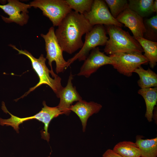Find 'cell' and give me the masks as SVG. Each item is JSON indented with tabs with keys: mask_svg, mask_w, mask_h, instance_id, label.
Instances as JSON below:
<instances>
[{
	"mask_svg": "<svg viewBox=\"0 0 157 157\" xmlns=\"http://www.w3.org/2000/svg\"><path fill=\"white\" fill-rule=\"evenodd\" d=\"M93 26L83 15L71 11L55 31L63 51L72 54L81 49L84 43L82 36L90 31Z\"/></svg>",
	"mask_w": 157,
	"mask_h": 157,
	"instance_id": "6da1fadb",
	"label": "cell"
},
{
	"mask_svg": "<svg viewBox=\"0 0 157 157\" xmlns=\"http://www.w3.org/2000/svg\"><path fill=\"white\" fill-rule=\"evenodd\" d=\"M109 38L105 45L104 51L109 55L117 53H140L143 51L133 36L119 26L105 25Z\"/></svg>",
	"mask_w": 157,
	"mask_h": 157,
	"instance_id": "7a4b0ae2",
	"label": "cell"
},
{
	"mask_svg": "<svg viewBox=\"0 0 157 157\" xmlns=\"http://www.w3.org/2000/svg\"><path fill=\"white\" fill-rule=\"evenodd\" d=\"M8 45L18 51V54L26 56L30 60L32 67L39 78V82L35 86L30 88L27 92L18 99L26 96L31 92L43 84L49 85L58 98L59 92L63 87L61 83V79L53 71L49 69L45 63L46 59L44 55L41 54L38 58H37L26 50H19L15 46L11 44Z\"/></svg>",
	"mask_w": 157,
	"mask_h": 157,
	"instance_id": "3957f363",
	"label": "cell"
},
{
	"mask_svg": "<svg viewBox=\"0 0 157 157\" xmlns=\"http://www.w3.org/2000/svg\"><path fill=\"white\" fill-rule=\"evenodd\" d=\"M43 107L41 110L35 115L29 117L20 118L10 113L6 108L4 103L3 102L1 107L2 110L4 112L8 113L11 115V117L7 119L0 118V125L11 126L18 133H19V125L20 124L29 120L36 119L44 124L43 130L41 131V138L49 142L50 135L48 132V128L50 122L53 118L64 114L59 110L57 106L55 107L48 106L44 101L43 102Z\"/></svg>",
	"mask_w": 157,
	"mask_h": 157,
	"instance_id": "277c9868",
	"label": "cell"
},
{
	"mask_svg": "<svg viewBox=\"0 0 157 157\" xmlns=\"http://www.w3.org/2000/svg\"><path fill=\"white\" fill-rule=\"evenodd\" d=\"M29 4L31 7L41 10L43 15L51 21L53 27L58 26L72 11L65 0H35Z\"/></svg>",
	"mask_w": 157,
	"mask_h": 157,
	"instance_id": "5b68a950",
	"label": "cell"
},
{
	"mask_svg": "<svg viewBox=\"0 0 157 157\" xmlns=\"http://www.w3.org/2000/svg\"><path fill=\"white\" fill-rule=\"evenodd\" d=\"M40 35L45 42V49L47 53L46 58L48 60L51 70L53 71L52 63L54 61L56 63V73L58 74L63 72L70 65L64 58L63 51L55 35L54 27H51L46 34L41 33Z\"/></svg>",
	"mask_w": 157,
	"mask_h": 157,
	"instance_id": "8992f818",
	"label": "cell"
},
{
	"mask_svg": "<svg viewBox=\"0 0 157 157\" xmlns=\"http://www.w3.org/2000/svg\"><path fill=\"white\" fill-rule=\"evenodd\" d=\"M103 25L94 26L92 29L85 34V41L79 51L67 61L70 65L75 60H84L93 49L99 46L105 45L108 39Z\"/></svg>",
	"mask_w": 157,
	"mask_h": 157,
	"instance_id": "52a82bcc",
	"label": "cell"
},
{
	"mask_svg": "<svg viewBox=\"0 0 157 157\" xmlns=\"http://www.w3.org/2000/svg\"><path fill=\"white\" fill-rule=\"evenodd\" d=\"M113 68L120 74L130 77L135 70L148 61L142 53H117L109 55Z\"/></svg>",
	"mask_w": 157,
	"mask_h": 157,
	"instance_id": "ba28073f",
	"label": "cell"
},
{
	"mask_svg": "<svg viewBox=\"0 0 157 157\" xmlns=\"http://www.w3.org/2000/svg\"><path fill=\"white\" fill-rule=\"evenodd\" d=\"M83 15L93 26L97 24L123 26L112 16L104 0H94L90 10Z\"/></svg>",
	"mask_w": 157,
	"mask_h": 157,
	"instance_id": "9c48e42d",
	"label": "cell"
},
{
	"mask_svg": "<svg viewBox=\"0 0 157 157\" xmlns=\"http://www.w3.org/2000/svg\"><path fill=\"white\" fill-rule=\"evenodd\" d=\"M5 5H0V8L8 16V17L1 15L6 23L14 22L23 26L26 24L29 18L28 9L31 8L29 4H26L17 0H8Z\"/></svg>",
	"mask_w": 157,
	"mask_h": 157,
	"instance_id": "30bf717a",
	"label": "cell"
},
{
	"mask_svg": "<svg viewBox=\"0 0 157 157\" xmlns=\"http://www.w3.org/2000/svg\"><path fill=\"white\" fill-rule=\"evenodd\" d=\"M84 61L77 75L84 76L86 78L89 77L101 67L112 64L109 56L101 52L98 47L90 51Z\"/></svg>",
	"mask_w": 157,
	"mask_h": 157,
	"instance_id": "8fae6325",
	"label": "cell"
},
{
	"mask_svg": "<svg viewBox=\"0 0 157 157\" xmlns=\"http://www.w3.org/2000/svg\"><path fill=\"white\" fill-rule=\"evenodd\" d=\"M116 19L129 29L135 39L143 38L145 32L143 18L136 13L128 8L120 13Z\"/></svg>",
	"mask_w": 157,
	"mask_h": 157,
	"instance_id": "7c38bea8",
	"label": "cell"
},
{
	"mask_svg": "<svg viewBox=\"0 0 157 157\" xmlns=\"http://www.w3.org/2000/svg\"><path fill=\"white\" fill-rule=\"evenodd\" d=\"M73 76L71 72L66 86L63 87L60 91L58 97L60 101L57 106L64 114L67 115H69L71 112L69 108L73 103L82 100L76 87L73 86L72 82Z\"/></svg>",
	"mask_w": 157,
	"mask_h": 157,
	"instance_id": "4fadbf2b",
	"label": "cell"
},
{
	"mask_svg": "<svg viewBox=\"0 0 157 157\" xmlns=\"http://www.w3.org/2000/svg\"><path fill=\"white\" fill-rule=\"evenodd\" d=\"M102 107L101 104L97 103L92 101L88 102L82 100L72 105L69 110L79 117L82 123L83 131L84 132L88 118L93 114L98 113Z\"/></svg>",
	"mask_w": 157,
	"mask_h": 157,
	"instance_id": "5bb4252c",
	"label": "cell"
},
{
	"mask_svg": "<svg viewBox=\"0 0 157 157\" xmlns=\"http://www.w3.org/2000/svg\"><path fill=\"white\" fill-rule=\"evenodd\" d=\"M138 93L143 97L145 101V117L149 122H152L153 111L157 102V87L140 88Z\"/></svg>",
	"mask_w": 157,
	"mask_h": 157,
	"instance_id": "9a60e30c",
	"label": "cell"
},
{
	"mask_svg": "<svg viewBox=\"0 0 157 157\" xmlns=\"http://www.w3.org/2000/svg\"><path fill=\"white\" fill-rule=\"evenodd\" d=\"M134 72L139 76L137 83L141 88L157 87V74L149 68L146 70L141 66Z\"/></svg>",
	"mask_w": 157,
	"mask_h": 157,
	"instance_id": "2e32d148",
	"label": "cell"
},
{
	"mask_svg": "<svg viewBox=\"0 0 157 157\" xmlns=\"http://www.w3.org/2000/svg\"><path fill=\"white\" fill-rule=\"evenodd\" d=\"M136 40L142 48L144 55L148 60L150 67L154 68L157 63V42L143 38H138Z\"/></svg>",
	"mask_w": 157,
	"mask_h": 157,
	"instance_id": "e0dca14e",
	"label": "cell"
},
{
	"mask_svg": "<svg viewBox=\"0 0 157 157\" xmlns=\"http://www.w3.org/2000/svg\"><path fill=\"white\" fill-rule=\"evenodd\" d=\"M140 151L142 157H157V138L143 139L136 137L135 142Z\"/></svg>",
	"mask_w": 157,
	"mask_h": 157,
	"instance_id": "ac0fdd59",
	"label": "cell"
},
{
	"mask_svg": "<svg viewBox=\"0 0 157 157\" xmlns=\"http://www.w3.org/2000/svg\"><path fill=\"white\" fill-rule=\"evenodd\" d=\"M113 150L122 157H140L141 154L135 143L124 141L117 144Z\"/></svg>",
	"mask_w": 157,
	"mask_h": 157,
	"instance_id": "d6986e66",
	"label": "cell"
},
{
	"mask_svg": "<svg viewBox=\"0 0 157 157\" xmlns=\"http://www.w3.org/2000/svg\"><path fill=\"white\" fill-rule=\"evenodd\" d=\"M154 0H129L128 7L143 18L153 13L152 6Z\"/></svg>",
	"mask_w": 157,
	"mask_h": 157,
	"instance_id": "ffe728a7",
	"label": "cell"
},
{
	"mask_svg": "<svg viewBox=\"0 0 157 157\" xmlns=\"http://www.w3.org/2000/svg\"><path fill=\"white\" fill-rule=\"evenodd\" d=\"M145 32L143 38L151 41L157 40V15L143 20Z\"/></svg>",
	"mask_w": 157,
	"mask_h": 157,
	"instance_id": "44dd1931",
	"label": "cell"
},
{
	"mask_svg": "<svg viewBox=\"0 0 157 157\" xmlns=\"http://www.w3.org/2000/svg\"><path fill=\"white\" fill-rule=\"evenodd\" d=\"M93 0H65L71 9L75 12L83 15L91 10Z\"/></svg>",
	"mask_w": 157,
	"mask_h": 157,
	"instance_id": "7402d4cb",
	"label": "cell"
},
{
	"mask_svg": "<svg viewBox=\"0 0 157 157\" xmlns=\"http://www.w3.org/2000/svg\"><path fill=\"white\" fill-rule=\"evenodd\" d=\"M109 7L112 16L116 18L125 9L128 8V1L126 0H104Z\"/></svg>",
	"mask_w": 157,
	"mask_h": 157,
	"instance_id": "603a6c76",
	"label": "cell"
},
{
	"mask_svg": "<svg viewBox=\"0 0 157 157\" xmlns=\"http://www.w3.org/2000/svg\"><path fill=\"white\" fill-rule=\"evenodd\" d=\"M102 157H122L110 149L107 150L103 154Z\"/></svg>",
	"mask_w": 157,
	"mask_h": 157,
	"instance_id": "cb8c5ba5",
	"label": "cell"
},
{
	"mask_svg": "<svg viewBox=\"0 0 157 157\" xmlns=\"http://www.w3.org/2000/svg\"><path fill=\"white\" fill-rule=\"evenodd\" d=\"M152 10L153 13L156 12H157V0L154 1L152 6Z\"/></svg>",
	"mask_w": 157,
	"mask_h": 157,
	"instance_id": "d4e9b609",
	"label": "cell"
}]
</instances>
